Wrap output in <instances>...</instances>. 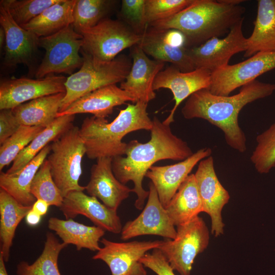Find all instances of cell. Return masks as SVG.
<instances>
[{
    "label": "cell",
    "instance_id": "15",
    "mask_svg": "<svg viewBox=\"0 0 275 275\" xmlns=\"http://www.w3.org/2000/svg\"><path fill=\"white\" fill-rule=\"evenodd\" d=\"M66 79L53 75L35 79L21 77L3 80L0 84V109H13L26 101L65 93Z\"/></svg>",
    "mask_w": 275,
    "mask_h": 275
},
{
    "label": "cell",
    "instance_id": "24",
    "mask_svg": "<svg viewBox=\"0 0 275 275\" xmlns=\"http://www.w3.org/2000/svg\"><path fill=\"white\" fill-rule=\"evenodd\" d=\"M251 35L246 38L244 57L259 52L275 51V0L258 1L257 14Z\"/></svg>",
    "mask_w": 275,
    "mask_h": 275
},
{
    "label": "cell",
    "instance_id": "27",
    "mask_svg": "<svg viewBox=\"0 0 275 275\" xmlns=\"http://www.w3.org/2000/svg\"><path fill=\"white\" fill-rule=\"evenodd\" d=\"M166 209L176 227L188 223L203 212L194 174H189L182 183Z\"/></svg>",
    "mask_w": 275,
    "mask_h": 275
},
{
    "label": "cell",
    "instance_id": "41",
    "mask_svg": "<svg viewBox=\"0 0 275 275\" xmlns=\"http://www.w3.org/2000/svg\"><path fill=\"white\" fill-rule=\"evenodd\" d=\"M21 125L14 116L12 109L1 110L0 144L15 133Z\"/></svg>",
    "mask_w": 275,
    "mask_h": 275
},
{
    "label": "cell",
    "instance_id": "21",
    "mask_svg": "<svg viewBox=\"0 0 275 275\" xmlns=\"http://www.w3.org/2000/svg\"><path fill=\"white\" fill-rule=\"evenodd\" d=\"M0 24L5 33L4 62L9 68L18 64H31L38 47L39 38L18 25L7 8L0 4Z\"/></svg>",
    "mask_w": 275,
    "mask_h": 275
},
{
    "label": "cell",
    "instance_id": "35",
    "mask_svg": "<svg viewBox=\"0 0 275 275\" xmlns=\"http://www.w3.org/2000/svg\"><path fill=\"white\" fill-rule=\"evenodd\" d=\"M42 126L21 125L17 131L6 140L0 147V171L13 162L17 156L44 128Z\"/></svg>",
    "mask_w": 275,
    "mask_h": 275
},
{
    "label": "cell",
    "instance_id": "19",
    "mask_svg": "<svg viewBox=\"0 0 275 275\" xmlns=\"http://www.w3.org/2000/svg\"><path fill=\"white\" fill-rule=\"evenodd\" d=\"M60 210L66 219L78 215L88 218L93 224L105 231L121 233L123 227L117 210L108 208L95 197L86 195L83 191L70 193L64 198Z\"/></svg>",
    "mask_w": 275,
    "mask_h": 275
},
{
    "label": "cell",
    "instance_id": "10",
    "mask_svg": "<svg viewBox=\"0 0 275 275\" xmlns=\"http://www.w3.org/2000/svg\"><path fill=\"white\" fill-rule=\"evenodd\" d=\"M275 69V51L259 52L247 60L228 64L211 72L209 92L215 95L229 96L239 87Z\"/></svg>",
    "mask_w": 275,
    "mask_h": 275
},
{
    "label": "cell",
    "instance_id": "3",
    "mask_svg": "<svg viewBox=\"0 0 275 275\" xmlns=\"http://www.w3.org/2000/svg\"><path fill=\"white\" fill-rule=\"evenodd\" d=\"M245 12V8L238 4L237 0H194L174 15L148 26L180 31L185 36L187 47L189 48L228 34L244 19Z\"/></svg>",
    "mask_w": 275,
    "mask_h": 275
},
{
    "label": "cell",
    "instance_id": "7",
    "mask_svg": "<svg viewBox=\"0 0 275 275\" xmlns=\"http://www.w3.org/2000/svg\"><path fill=\"white\" fill-rule=\"evenodd\" d=\"M81 51L105 62L114 60L123 50L139 45L142 35L124 23L116 20H102L95 26L83 30Z\"/></svg>",
    "mask_w": 275,
    "mask_h": 275
},
{
    "label": "cell",
    "instance_id": "11",
    "mask_svg": "<svg viewBox=\"0 0 275 275\" xmlns=\"http://www.w3.org/2000/svg\"><path fill=\"white\" fill-rule=\"evenodd\" d=\"M140 46L154 60L169 62L182 72L195 69L188 54L186 39L180 31L150 26L142 35Z\"/></svg>",
    "mask_w": 275,
    "mask_h": 275
},
{
    "label": "cell",
    "instance_id": "8",
    "mask_svg": "<svg viewBox=\"0 0 275 275\" xmlns=\"http://www.w3.org/2000/svg\"><path fill=\"white\" fill-rule=\"evenodd\" d=\"M81 46L82 36L72 25L40 38L39 46L45 49V53L35 77L42 78L56 73L73 74L83 63L82 57L79 54Z\"/></svg>",
    "mask_w": 275,
    "mask_h": 275
},
{
    "label": "cell",
    "instance_id": "23",
    "mask_svg": "<svg viewBox=\"0 0 275 275\" xmlns=\"http://www.w3.org/2000/svg\"><path fill=\"white\" fill-rule=\"evenodd\" d=\"M127 101L133 103L131 96L116 85L106 86L80 97L57 117L77 114H91L97 118H106L114 108Z\"/></svg>",
    "mask_w": 275,
    "mask_h": 275
},
{
    "label": "cell",
    "instance_id": "45",
    "mask_svg": "<svg viewBox=\"0 0 275 275\" xmlns=\"http://www.w3.org/2000/svg\"><path fill=\"white\" fill-rule=\"evenodd\" d=\"M5 33L2 26L0 27V46L1 48L3 47L5 43Z\"/></svg>",
    "mask_w": 275,
    "mask_h": 275
},
{
    "label": "cell",
    "instance_id": "9",
    "mask_svg": "<svg viewBox=\"0 0 275 275\" xmlns=\"http://www.w3.org/2000/svg\"><path fill=\"white\" fill-rule=\"evenodd\" d=\"M174 239L165 238L158 249L174 270L180 275H190L194 260L204 252L209 242V232L199 216L184 225L177 226Z\"/></svg>",
    "mask_w": 275,
    "mask_h": 275
},
{
    "label": "cell",
    "instance_id": "32",
    "mask_svg": "<svg viewBox=\"0 0 275 275\" xmlns=\"http://www.w3.org/2000/svg\"><path fill=\"white\" fill-rule=\"evenodd\" d=\"M67 245L60 242L54 235L48 232L41 254L32 264L21 261L17 266V275H61L58 261L61 251Z\"/></svg>",
    "mask_w": 275,
    "mask_h": 275
},
{
    "label": "cell",
    "instance_id": "12",
    "mask_svg": "<svg viewBox=\"0 0 275 275\" xmlns=\"http://www.w3.org/2000/svg\"><path fill=\"white\" fill-rule=\"evenodd\" d=\"M100 242L103 246L92 259L104 261L112 275H147L140 260L148 251L158 249L162 240L116 242L102 238Z\"/></svg>",
    "mask_w": 275,
    "mask_h": 275
},
{
    "label": "cell",
    "instance_id": "14",
    "mask_svg": "<svg viewBox=\"0 0 275 275\" xmlns=\"http://www.w3.org/2000/svg\"><path fill=\"white\" fill-rule=\"evenodd\" d=\"M194 175L202 201L203 212L210 217L211 233L215 237L219 236L223 234L225 226L222 211L230 197L216 176L212 156L201 160Z\"/></svg>",
    "mask_w": 275,
    "mask_h": 275
},
{
    "label": "cell",
    "instance_id": "37",
    "mask_svg": "<svg viewBox=\"0 0 275 275\" xmlns=\"http://www.w3.org/2000/svg\"><path fill=\"white\" fill-rule=\"evenodd\" d=\"M61 0H2L0 4L7 8L14 20L24 25L38 16L47 8Z\"/></svg>",
    "mask_w": 275,
    "mask_h": 275
},
{
    "label": "cell",
    "instance_id": "22",
    "mask_svg": "<svg viewBox=\"0 0 275 275\" xmlns=\"http://www.w3.org/2000/svg\"><path fill=\"white\" fill-rule=\"evenodd\" d=\"M112 162L111 157L97 159L91 169L90 180L85 187L89 196L99 199L108 208L117 210L132 190L116 178Z\"/></svg>",
    "mask_w": 275,
    "mask_h": 275
},
{
    "label": "cell",
    "instance_id": "33",
    "mask_svg": "<svg viewBox=\"0 0 275 275\" xmlns=\"http://www.w3.org/2000/svg\"><path fill=\"white\" fill-rule=\"evenodd\" d=\"M115 2L109 0H76L72 24L75 31L79 34L81 31L97 25L105 19Z\"/></svg>",
    "mask_w": 275,
    "mask_h": 275
},
{
    "label": "cell",
    "instance_id": "2",
    "mask_svg": "<svg viewBox=\"0 0 275 275\" xmlns=\"http://www.w3.org/2000/svg\"><path fill=\"white\" fill-rule=\"evenodd\" d=\"M275 84L255 80L241 87L232 96H218L207 89L198 91L187 99L181 109L186 119L201 118L221 129L227 144L240 153L246 149V137L240 127L238 118L246 104L271 95Z\"/></svg>",
    "mask_w": 275,
    "mask_h": 275
},
{
    "label": "cell",
    "instance_id": "13",
    "mask_svg": "<svg viewBox=\"0 0 275 275\" xmlns=\"http://www.w3.org/2000/svg\"><path fill=\"white\" fill-rule=\"evenodd\" d=\"M244 19L236 23L223 38L214 37L204 43L188 48V54L195 69H203L211 72L229 64L235 54L245 51L246 38L242 27Z\"/></svg>",
    "mask_w": 275,
    "mask_h": 275
},
{
    "label": "cell",
    "instance_id": "43",
    "mask_svg": "<svg viewBox=\"0 0 275 275\" xmlns=\"http://www.w3.org/2000/svg\"><path fill=\"white\" fill-rule=\"evenodd\" d=\"M41 219V216L37 212L31 209L28 212L25 216L26 224L32 227L38 225Z\"/></svg>",
    "mask_w": 275,
    "mask_h": 275
},
{
    "label": "cell",
    "instance_id": "16",
    "mask_svg": "<svg viewBox=\"0 0 275 275\" xmlns=\"http://www.w3.org/2000/svg\"><path fill=\"white\" fill-rule=\"evenodd\" d=\"M146 205L134 220L127 222L123 227L121 239L126 240L145 235L162 236L174 239L177 231L166 209L159 200L157 190L152 182Z\"/></svg>",
    "mask_w": 275,
    "mask_h": 275
},
{
    "label": "cell",
    "instance_id": "38",
    "mask_svg": "<svg viewBox=\"0 0 275 275\" xmlns=\"http://www.w3.org/2000/svg\"><path fill=\"white\" fill-rule=\"evenodd\" d=\"M194 0H146V19L149 24L166 19L189 6Z\"/></svg>",
    "mask_w": 275,
    "mask_h": 275
},
{
    "label": "cell",
    "instance_id": "18",
    "mask_svg": "<svg viewBox=\"0 0 275 275\" xmlns=\"http://www.w3.org/2000/svg\"><path fill=\"white\" fill-rule=\"evenodd\" d=\"M131 56L130 71L120 87L131 96L133 103L142 102L148 104L156 97L153 82L165 63L150 59L139 45L132 47Z\"/></svg>",
    "mask_w": 275,
    "mask_h": 275
},
{
    "label": "cell",
    "instance_id": "29",
    "mask_svg": "<svg viewBox=\"0 0 275 275\" xmlns=\"http://www.w3.org/2000/svg\"><path fill=\"white\" fill-rule=\"evenodd\" d=\"M76 2V0H61L21 26L39 38L53 35L72 25Z\"/></svg>",
    "mask_w": 275,
    "mask_h": 275
},
{
    "label": "cell",
    "instance_id": "5",
    "mask_svg": "<svg viewBox=\"0 0 275 275\" xmlns=\"http://www.w3.org/2000/svg\"><path fill=\"white\" fill-rule=\"evenodd\" d=\"M80 53L83 63L78 71L70 75L66 80L65 95L59 113L64 111L76 100L93 91L123 82L132 65L125 56H119L112 61L105 62L81 50Z\"/></svg>",
    "mask_w": 275,
    "mask_h": 275
},
{
    "label": "cell",
    "instance_id": "40",
    "mask_svg": "<svg viewBox=\"0 0 275 275\" xmlns=\"http://www.w3.org/2000/svg\"><path fill=\"white\" fill-rule=\"evenodd\" d=\"M141 263L157 275H175L167 259L158 249L146 253L140 260Z\"/></svg>",
    "mask_w": 275,
    "mask_h": 275
},
{
    "label": "cell",
    "instance_id": "26",
    "mask_svg": "<svg viewBox=\"0 0 275 275\" xmlns=\"http://www.w3.org/2000/svg\"><path fill=\"white\" fill-rule=\"evenodd\" d=\"M48 227L56 232L63 242L75 245L78 251L82 249L99 251L101 248L99 242L105 232L96 226H87L72 219L64 220L56 217L49 219Z\"/></svg>",
    "mask_w": 275,
    "mask_h": 275
},
{
    "label": "cell",
    "instance_id": "34",
    "mask_svg": "<svg viewBox=\"0 0 275 275\" xmlns=\"http://www.w3.org/2000/svg\"><path fill=\"white\" fill-rule=\"evenodd\" d=\"M30 191L36 199L43 200L49 206L59 208L62 206L64 197L52 178L50 165L46 159L36 174Z\"/></svg>",
    "mask_w": 275,
    "mask_h": 275
},
{
    "label": "cell",
    "instance_id": "1",
    "mask_svg": "<svg viewBox=\"0 0 275 275\" xmlns=\"http://www.w3.org/2000/svg\"><path fill=\"white\" fill-rule=\"evenodd\" d=\"M152 124L148 142L132 140L127 144L125 157L112 158V170L116 178L124 184L130 181L133 182L132 190L137 196L134 206L139 210L144 207L149 193L144 189L143 180L154 163L163 159L182 161L194 153L186 142L173 133L170 125L156 116Z\"/></svg>",
    "mask_w": 275,
    "mask_h": 275
},
{
    "label": "cell",
    "instance_id": "31",
    "mask_svg": "<svg viewBox=\"0 0 275 275\" xmlns=\"http://www.w3.org/2000/svg\"><path fill=\"white\" fill-rule=\"evenodd\" d=\"M74 118L75 115H64L57 117L17 156L6 173L13 174L20 171L45 147L72 126Z\"/></svg>",
    "mask_w": 275,
    "mask_h": 275
},
{
    "label": "cell",
    "instance_id": "17",
    "mask_svg": "<svg viewBox=\"0 0 275 275\" xmlns=\"http://www.w3.org/2000/svg\"><path fill=\"white\" fill-rule=\"evenodd\" d=\"M211 79V71L203 69L182 72L172 65L160 71L154 81L153 90L169 89L175 101V104L169 115L162 122L170 125L174 121L175 112L181 103L195 92L208 89Z\"/></svg>",
    "mask_w": 275,
    "mask_h": 275
},
{
    "label": "cell",
    "instance_id": "36",
    "mask_svg": "<svg viewBox=\"0 0 275 275\" xmlns=\"http://www.w3.org/2000/svg\"><path fill=\"white\" fill-rule=\"evenodd\" d=\"M256 142L250 159L258 173L267 174L275 167V123L258 135Z\"/></svg>",
    "mask_w": 275,
    "mask_h": 275
},
{
    "label": "cell",
    "instance_id": "39",
    "mask_svg": "<svg viewBox=\"0 0 275 275\" xmlns=\"http://www.w3.org/2000/svg\"><path fill=\"white\" fill-rule=\"evenodd\" d=\"M146 0H122L120 15L128 26L135 33L142 35L147 29Z\"/></svg>",
    "mask_w": 275,
    "mask_h": 275
},
{
    "label": "cell",
    "instance_id": "28",
    "mask_svg": "<svg viewBox=\"0 0 275 275\" xmlns=\"http://www.w3.org/2000/svg\"><path fill=\"white\" fill-rule=\"evenodd\" d=\"M65 93L40 97L12 109L20 125L46 127L57 118Z\"/></svg>",
    "mask_w": 275,
    "mask_h": 275
},
{
    "label": "cell",
    "instance_id": "42",
    "mask_svg": "<svg viewBox=\"0 0 275 275\" xmlns=\"http://www.w3.org/2000/svg\"><path fill=\"white\" fill-rule=\"evenodd\" d=\"M49 205L45 201L37 199L32 206V209L40 215L43 216L47 212Z\"/></svg>",
    "mask_w": 275,
    "mask_h": 275
},
{
    "label": "cell",
    "instance_id": "20",
    "mask_svg": "<svg viewBox=\"0 0 275 275\" xmlns=\"http://www.w3.org/2000/svg\"><path fill=\"white\" fill-rule=\"evenodd\" d=\"M211 153V148H204L177 163L163 166H153L150 168L145 177L150 179L154 184L164 208L167 207L194 167L204 158L210 156Z\"/></svg>",
    "mask_w": 275,
    "mask_h": 275
},
{
    "label": "cell",
    "instance_id": "30",
    "mask_svg": "<svg viewBox=\"0 0 275 275\" xmlns=\"http://www.w3.org/2000/svg\"><path fill=\"white\" fill-rule=\"evenodd\" d=\"M31 208L32 206L22 205L0 189V253L5 262L9 260L16 228Z\"/></svg>",
    "mask_w": 275,
    "mask_h": 275
},
{
    "label": "cell",
    "instance_id": "44",
    "mask_svg": "<svg viewBox=\"0 0 275 275\" xmlns=\"http://www.w3.org/2000/svg\"><path fill=\"white\" fill-rule=\"evenodd\" d=\"M5 262L3 255L0 253V275H8Z\"/></svg>",
    "mask_w": 275,
    "mask_h": 275
},
{
    "label": "cell",
    "instance_id": "6",
    "mask_svg": "<svg viewBox=\"0 0 275 275\" xmlns=\"http://www.w3.org/2000/svg\"><path fill=\"white\" fill-rule=\"evenodd\" d=\"M48 160L52 178L64 198L74 191H84L79 184L82 174L81 161L86 154L79 128L72 126L51 142Z\"/></svg>",
    "mask_w": 275,
    "mask_h": 275
},
{
    "label": "cell",
    "instance_id": "25",
    "mask_svg": "<svg viewBox=\"0 0 275 275\" xmlns=\"http://www.w3.org/2000/svg\"><path fill=\"white\" fill-rule=\"evenodd\" d=\"M50 151V145L45 147L28 164L13 174L1 172L0 187L19 203L32 206L36 199L31 193V184L38 170Z\"/></svg>",
    "mask_w": 275,
    "mask_h": 275
},
{
    "label": "cell",
    "instance_id": "4",
    "mask_svg": "<svg viewBox=\"0 0 275 275\" xmlns=\"http://www.w3.org/2000/svg\"><path fill=\"white\" fill-rule=\"evenodd\" d=\"M147 105L142 102L128 104L111 122L106 118L95 116L85 119L79 133L87 157L97 159L125 155L127 144L123 142L122 139L126 134L139 130H151L152 128Z\"/></svg>",
    "mask_w": 275,
    "mask_h": 275
}]
</instances>
